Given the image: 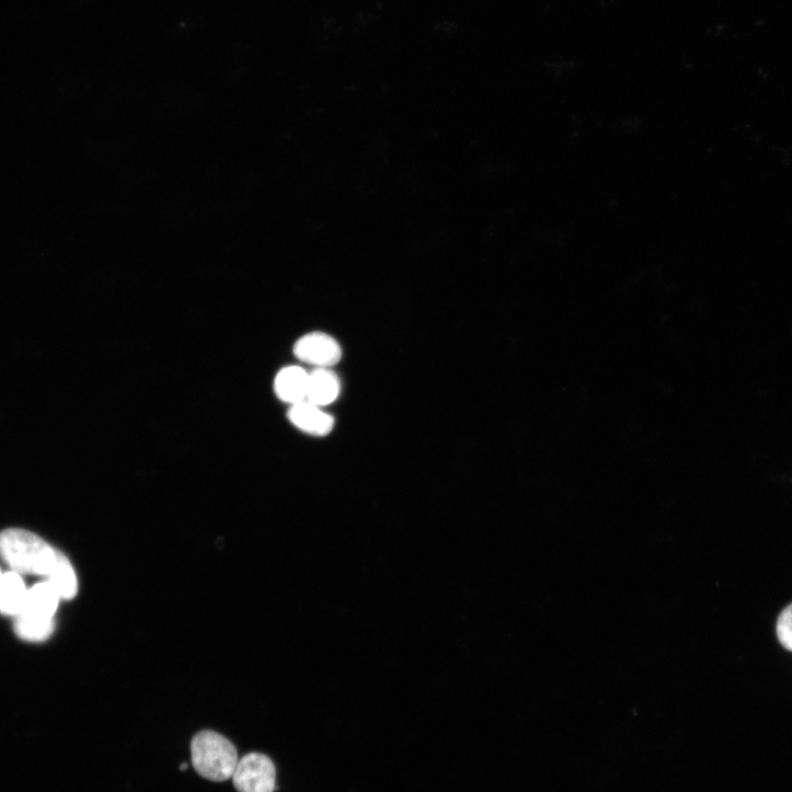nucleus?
Returning a JSON list of instances; mask_svg holds the SVG:
<instances>
[{"mask_svg": "<svg viewBox=\"0 0 792 792\" xmlns=\"http://www.w3.org/2000/svg\"><path fill=\"white\" fill-rule=\"evenodd\" d=\"M58 552L38 536L21 528H9L0 533V559L20 575L48 577Z\"/></svg>", "mask_w": 792, "mask_h": 792, "instance_id": "f257e3e1", "label": "nucleus"}, {"mask_svg": "<svg viewBox=\"0 0 792 792\" xmlns=\"http://www.w3.org/2000/svg\"><path fill=\"white\" fill-rule=\"evenodd\" d=\"M28 589L20 574L10 572L0 582V613L18 617L26 604Z\"/></svg>", "mask_w": 792, "mask_h": 792, "instance_id": "1a4fd4ad", "label": "nucleus"}, {"mask_svg": "<svg viewBox=\"0 0 792 792\" xmlns=\"http://www.w3.org/2000/svg\"><path fill=\"white\" fill-rule=\"evenodd\" d=\"M277 771L273 760L263 754L242 757L232 774L238 792H275Z\"/></svg>", "mask_w": 792, "mask_h": 792, "instance_id": "7ed1b4c3", "label": "nucleus"}, {"mask_svg": "<svg viewBox=\"0 0 792 792\" xmlns=\"http://www.w3.org/2000/svg\"><path fill=\"white\" fill-rule=\"evenodd\" d=\"M296 357L317 369H330L336 366L343 357L338 342L324 333H311L301 337L295 345Z\"/></svg>", "mask_w": 792, "mask_h": 792, "instance_id": "20e7f679", "label": "nucleus"}, {"mask_svg": "<svg viewBox=\"0 0 792 792\" xmlns=\"http://www.w3.org/2000/svg\"><path fill=\"white\" fill-rule=\"evenodd\" d=\"M47 578L61 600H71L77 596L79 586L76 571L61 552H58L57 562Z\"/></svg>", "mask_w": 792, "mask_h": 792, "instance_id": "9d476101", "label": "nucleus"}, {"mask_svg": "<svg viewBox=\"0 0 792 792\" xmlns=\"http://www.w3.org/2000/svg\"><path fill=\"white\" fill-rule=\"evenodd\" d=\"M310 374L298 366H289L279 371L275 380L277 397L290 405L307 401Z\"/></svg>", "mask_w": 792, "mask_h": 792, "instance_id": "0eeeda50", "label": "nucleus"}, {"mask_svg": "<svg viewBox=\"0 0 792 792\" xmlns=\"http://www.w3.org/2000/svg\"><path fill=\"white\" fill-rule=\"evenodd\" d=\"M288 416L298 429L312 436H328L335 426V420L332 415L308 400L291 405Z\"/></svg>", "mask_w": 792, "mask_h": 792, "instance_id": "423d86ee", "label": "nucleus"}, {"mask_svg": "<svg viewBox=\"0 0 792 792\" xmlns=\"http://www.w3.org/2000/svg\"><path fill=\"white\" fill-rule=\"evenodd\" d=\"M191 753L198 774L216 782L232 778L239 762L232 743L213 731L199 732L192 741Z\"/></svg>", "mask_w": 792, "mask_h": 792, "instance_id": "f03ea898", "label": "nucleus"}, {"mask_svg": "<svg viewBox=\"0 0 792 792\" xmlns=\"http://www.w3.org/2000/svg\"><path fill=\"white\" fill-rule=\"evenodd\" d=\"M341 381L330 369H315L310 372L308 401L321 408L334 403L341 394Z\"/></svg>", "mask_w": 792, "mask_h": 792, "instance_id": "6e6552de", "label": "nucleus"}, {"mask_svg": "<svg viewBox=\"0 0 792 792\" xmlns=\"http://www.w3.org/2000/svg\"><path fill=\"white\" fill-rule=\"evenodd\" d=\"M180 769H181V770H186V769H187V764L183 762V764L181 765Z\"/></svg>", "mask_w": 792, "mask_h": 792, "instance_id": "f8f14e48", "label": "nucleus"}, {"mask_svg": "<svg viewBox=\"0 0 792 792\" xmlns=\"http://www.w3.org/2000/svg\"><path fill=\"white\" fill-rule=\"evenodd\" d=\"M777 635L781 645L792 652V605L780 615Z\"/></svg>", "mask_w": 792, "mask_h": 792, "instance_id": "9b49d317", "label": "nucleus"}, {"mask_svg": "<svg viewBox=\"0 0 792 792\" xmlns=\"http://www.w3.org/2000/svg\"><path fill=\"white\" fill-rule=\"evenodd\" d=\"M60 600L48 581L37 584L28 590L24 609L15 618L39 624H55L54 617Z\"/></svg>", "mask_w": 792, "mask_h": 792, "instance_id": "39448f33", "label": "nucleus"}, {"mask_svg": "<svg viewBox=\"0 0 792 792\" xmlns=\"http://www.w3.org/2000/svg\"><path fill=\"white\" fill-rule=\"evenodd\" d=\"M3 575L4 574H2V571H0V582H2Z\"/></svg>", "mask_w": 792, "mask_h": 792, "instance_id": "ddd939ff", "label": "nucleus"}]
</instances>
